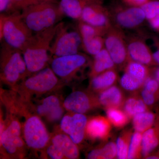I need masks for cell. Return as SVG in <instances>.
I'll list each match as a JSON object with an SVG mask.
<instances>
[{
	"mask_svg": "<svg viewBox=\"0 0 159 159\" xmlns=\"http://www.w3.org/2000/svg\"><path fill=\"white\" fill-rule=\"evenodd\" d=\"M60 22L33 34L22 51L29 76L47 67L51 60L50 51L51 43Z\"/></svg>",
	"mask_w": 159,
	"mask_h": 159,
	"instance_id": "1",
	"label": "cell"
},
{
	"mask_svg": "<svg viewBox=\"0 0 159 159\" xmlns=\"http://www.w3.org/2000/svg\"><path fill=\"white\" fill-rule=\"evenodd\" d=\"M21 16L29 29L35 33L53 27L65 16L59 3L47 2L23 9Z\"/></svg>",
	"mask_w": 159,
	"mask_h": 159,
	"instance_id": "2",
	"label": "cell"
},
{
	"mask_svg": "<svg viewBox=\"0 0 159 159\" xmlns=\"http://www.w3.org/2000/svg\"><path fill=\"white\" fill-rule=\"evenodd\" d=\"M0 51L1 80L15 88L29 76L22 52L5 42L2 43Z\"/></svg>",
	"mask_w": 159,
	"mask_h": 159,
	"instance_id": "3",
	"label": "cell"
},
{
	"mask_svg": "<svg viewBox=\"0 0 159 159\" xmlns=\"http://www.w3.org/2000/svg\"><path fill=\"white\" fill-rule=\"evenodd\" d=\"M1 41L22 52L33 36V32L26 25L20 12L1 15Z\"/></svg>",
	"mask_w": 159,
	"mask_h": 159,
	"instance_id": "4",
	"label": "cell"
},
{
	"mask_svg": "<svg viewBox=\"0 0 159 159\" xmlns=\"http://www.w3.org/2000/svg\"><path fill=\"white\" fill-rule=\"evenodd\" d=\"M61 83V80L51 68L47 67L28 76L16 87L22 96L27 99L34 95H41L51 92Z\"/></svg>",
	"mask_w": 159,
	"mask_h": 159,
	"instance_id": "5",
	"label": "cell"
},
{
	"mask_svg": "<svg viewBox=\"0 0 159 159\" xmlns=\"http://www.w3.org/2000/svg\"><path fill=\"white\" fill-rule=\"evenodd\" d=\"M83 47L82 37L79 30L61 22L50 51V57L53 58L80 53Z\"/></svg>",
	"mask_w": 159,
	"mask_h": 159,
	"instance_id": "6",
	"label": "cell"
},
{
	"mask_svg": "<svg viewBox=\"0 0 159 159\" xmlns=\"http://www.w3.org/2000/svg\"><path fill=\"white\" fill-rule=\"evenodd\" d=\"M23 135L26 145L35 150L44 148L50 140L45 125L37 115H30L26 118L23 126Z\"/></svg>",
	"mask_w": 159,
	"mask_h": 159,
	"instance_id": "7",
	"label": "cell"
},
{
	"mask_svg": "<svg viewBox=\"0 0 159 159\" xmlns=\"http://www.w3.org/2000/svg\"><path fill=\"white\" fill-rule=\"evenodd\" d=\"M89 62L88 57L79 53L53 58L51 61V68L61 80L70 81Z\"/></svg>",
	"mask_w": 159,
	"mask_h": 159,
	"instance_id": "8",
	"label": "cell"
},
{
	"mask_svg": "<svg viewBox=\"0 0 159 159\" xmlns=\"http://www.w3.org/2000/svg\"><path fill=\"white\" fill-rule=\"evenodd\" d=\"M23 127L16 119H11L1 131V145L6 154L16 157L22 155L25 142L22 137Z\"/></svg>",
	"mask_w": 159,
	"mask_h": 159,
	"instance_id": "9",
	"label": "cell"
},
{
	"mask_svg": "<svg viewBox=\"0 0 159 159\" xmlns=\"http://www.w3.org/2000/svg\"><path fill=\"white\" fill-rule=\"evenodd\" d=\"M104 44L115 64L125 66L130 60L127 43L122 31L116 27H111L105 35Z\"/></svg>",
	"mask_w": 159,
	"mask_h": 159,
	"instance_id": "10",
	"label": "cell"
},
{
	"mask_svg": "<svg viewBox=\"0 0 159 159\" xmlns=\"http://www.w3.org/2000/svg\"><path fill=\"white\" fill-rule=\"evenodd\" d=\"M87 122V118L84 114L75 113L63 117L60 127L75 144H79L84 138Z\"/></svg>",
	"mask_w": 159,
	"mask_h": 159,
	"instance_id": "11",
	"label": "cell"
},
{
	"mask_svg": "<svg viewBox=\"0 0 159 159\" xmlns=\"http://www.w3.org/2000/svg\"><path fill=\"white\" fill-rule=\"evenodd\" d=\"M99 105L97 98L86 92L76 91L69 94L65 99L63 106L74 113L84 114Z\"/></svg>",
	"mask_w": 159,
	"mask_h": 159,
	"instance_id": "12",
	"label": "cell"
},
{
	"mask_svg": "<svg viewBox=\"0 0 159 159\" xmlns=\"http://www.w3.org/2000/svg\"><path fill=\"white\" fill-rule=\"evenodd\" d=\"M102 4L94 3L86 7L79 20L96 27L109 29L112 26L109 13Z\"/></svg>",
	"mask_w": 159,
	"mask_h": 159,
	"instance_id": "13",
	"label": "cell"
},
{
	"mask_svg": "<svg viewBox=\"0 0 159 159\" xmlns=\"http://www.w3.org/2000/svg\"><path fill=\"white\" fill-rule=\"evenodd\" d=\"M35 110L37 116L51 122H57L61 119L64 113L60 100L55 95H50L43 99L35 107Z\"/></svg>",
	"mask_w": 159,
	"mask_h": 159,
	"instance_id": "14",
	"label": "cell"
},
{
	"mask_svg": "<svg viewBox=\"0 0 159 159\" xmlns=\"http://www.w3.org/2000/svg\"><path fill=\"white\" fill-rule=\"evenodd\" d=\"M127 48L130 60L147 66L157 64L150 49L141 39H131L127 43Z\"/></svg>",
	"mask_w": 159,
	"mask_h": 159,
	"instance_id": "15",
	"label": "cell"
},
{
	"mask_svg": "<svg viewBox=\"0 0 159 159\" xmlns=\"http://www.w3.org/2000/svg\"><path fill=\"white\" fill-rule=\"evenodd\" d=\"M145 19L144 11L138 6L118 10L115 15V19L118 25L126 29L136 28L143 23Z\"/></svg>",
	"mask_w": 159,
	"mask_h": 159,
	"instance_id": "16",
	"label": "cell"
},
{
	"mask_svg": "<svg viewBox=\"0 0 159 159\" xmlns=\"http://www.w3.org/2000/svg\"><path fill=\"white\" fill-rule=\"evenodd\" d=\"M103 0H60L59 5L65 16L80 19L84 9L94 3H102Z\"/></svg>",
	"mask_w": 159,
	"mask_h": 159,
	"instance_id": "17",
	"label": "cell"
},
{
	"mask_svg": "<svg viewBox=\"0 0 159 159\" xmlns=\"http://www.w3.org/2000/svg\"><path fill=\"white\" fill-rule=\"evenodd\" d=\"M111 123L108 119L105 117H94L88 121L86 132L92 139H106L110 133Z\"/></svg>",
	"mask_w": 159,
	"mask_h": 159,
	"instance_id": "18",
	"label": "cell"
},
{
	"mask_svg": "<svg viewBox=\"0 0 159 159\" xmlns=\"http://www.w3.org/2000/svg\"><path fill=\"white\" fill-rule=\"evenodd\" d=\"M99 104L105 108H119L124 105V97L122 91L116 86H112L100 92L97 97Z\"/></svg>",
	"mask_w": 159,
	"mask_h": 159,
	"instance_id": "19",
	"label": "cell"
},
{
	"mask_svg": "<svg viewBox=\"0 0 159 159\" xmlns=\"http://www.w3.org/2000/svg\"><path fill=\"white\" fill-rule=\"evenodd\" d=\"M51 142L61 151L66 159H75L79 157V152L77 144L66 134L55 135L52 138Z\"/></svg>",
	"mask_w": 159,
	"mask_h": 159,
	"instance_id": "20",
	"label": "cell"
},
{
	"mask_svg": "<svg viewBox=\"0 0 159 159\" xmlns=\"http://www.w3.org/2000/svg\"><path fill=\"white\" fill-rule=\"evenodd\" d=\"M115 63L105 48L94 56L90 76L93 78L97 75L115 67Z\"/></svg>",
	"mask_w": 159,
	"mask_h": 159,
	"instance_id": "21",
	"label": "cell"
},
{
	"mask_svg": "<svg viewBox=\"0 0 159 159\" xmlns=\"http://www.w3.org/2000/svg\"><path fill=\"white\" fill-rule=\"evenodd\" d=\"M159 145V121L142 134V155L147 157Z\"/></svg>",
	"mask_w": 159,
	"mask_h": 159,
	"instance_id": "22",
	"label": "cell"
},
{
	"mask_svg": "<svg viewBox=\"0 0 159 159\" xmlns=\"http://www.w3.org/2000/svg\"><path fill=\"white\" fill-rule=\"evenodd\" d=\"M117 78L118 76L115 69L105 71L92 78L91 88L100 93L113 86L116 81Z\"/></svg>",
	"mask_w": 159,
	"mask_h": 159,
	"instance_id": "23",
	"label": "cell"
},
{
	"mask_svg": "<svg viewBox=\"0 0 159 159\" xmlns=\"http://www.w3.org/2000/svg\"><path fill=\"white\" fill-rule=\"evenodd\" d=\"M156 116L151 112L147 111L135 115L133 117V124L136 132L143 133L155 124Z\"/></svg>",
	"mask_w": 159,
	"mask_h": 159,
	"instance_id": "24",
	"label": "cell"
},
{
	"mask_svg": "<svg viewBox=\"0 0 159 159\" xmlns=\"http://www.w3.org/2000/svg\"><path fill=\"white\" fill-rule=\"evenodd\" d=\"M125 72L144 84L149 76V70L147 66L130 60L125 66Z\"/></svg>",
	"mask_w": 159,
	"mask_h": 159,
	"instance_id": "25",
	"label": "cell"
},
{
	"mask_svg": "<svg viewBox=\"0 0 159 159\" xmlns=\"http://www.w3.org/2000/svg\"><path fill=\"white\" fill-rule=\"evenodd\" d=\"M124 109L129 118L134 116L137 114L147 111V105L141 97L134 96L129 97L124 103Z\"/></svg>",
	"mask_w": 159,
	"mask_h": 159,
	"instance_id": "26",
	"label": "cell"
},
{
	"mask_svg": "<svg viewBox=\"0 0 159 159\" xmlns=\"http://www.w3.org/2000/svg\"><path fill=\"white\" fill-rule=\"evenodd\" d=\"M117 155L116 145L110 142L103 147L91 151L88 155V159H113Z\"/></svg>",
	"mask_w": 159,
	"mask_h": 159,
	"instance_id": "27",
	"label": "cell"
},
{
	"mask_svg": "<svg viewBox=\"0 0 159 159\" xmlns=\"http://www.w3.org/2000/svg\"><path fill=\"white\" fill-rule=\"evenodd\" d=\"M78 29L82 39H87L95 36H105L109 30L92 25L80 20H79Z\"/></svg>",
	"mask_w": 159,
	"mask_h": 159,
	"instance_id": "28",
	"label": "cell"
},
{
	"mask_svg": "<svg viewBox=\"0 0 159 159\" xmlns=\"http://www.w3.org/2000/svg\"><path fill=\"white\" fill-rule=\"evenodd\" d=\"M107 119L111 123L116 127L121 128L125 126L128 122L129 118L125 112L119 108L110 107L107 108Z\"/></svg>",
	"mask_w": 159,
	"mask_h": 159,
	"instance_id": "29",
	"label": "cell"
},
{
	"mask_svg": "<svg viewBox=\"0 0 159 159\" xmlns=\"http://www.w3.org/2000/svg\"><path fill=\"white\" fill-rule=\"evenodd\" d=\"M82 43L83 48L86 52L93 56L98 54L105 46L104 39L102 36H95L82 39Z\"/></svg>",
	"mask_w": 159,
	"mask_h": 159,
	"instance_id": "30",
	"label": "cell"
},
{
	"mask_svg": "<svg viewBox=\"0 0 159 159\" xmlns=\"http://www.w3.org/2000/svg\"><path fill=\"white\" fill-rule=\"evenodd\" d=\"M60 0H11L9 10L7 11L8 14L16 12H20L29 6L36 5L43 2H51L59 3Z\"/></svg>",
	"mask_w": 159,
	"mask_h": 159,
	"instance_id": "31",
	"label": "cell"
},
{
	"mask_svg": "<svg viewBox=\"0 0 159 159\" xmlns=\"http://www.w3.org/2000/svg\"><path fill=\"white\" fill-rule=\"evenodd\" d=\"M142 134L136 132L132 135L129 148L128 159H138L142 154Z\"/></svg>",
	"mask_w": 159,
	"mask_h": 159,
	"instance_id": "32",
	"label": "cell"
},
{
	"mask_svg": "<svg viewBox=\"0 0 159 159\" xmlns=\"http://www.w3.org/2000/svg\"><path fill=\"white\" fill-rule=\"evenodd\" d=\"M131 136L130 132H126L117 139V156L118 158L128 159L129 148Z\"/></svg>",
	"mask_w": 159,
	"mask_h": 159,
	"instance_id": "33",
	"label": "cell"
},
{
	"mask_svg": "<svg viewBox=\"0 0 159 159\" xmlns=\"http://www.w3.org/2000/svg\"><path fill=\"white\" fill-rule=\"evenodd\" d=\"M148 20L159 15V0H148L139 6Z\"/></svg>",
	"mask_w": 159,
	"mask_h": 159,
	"instance_id": "34",
	"label": "cell"
},
{
	"mask_svg": "<svg viewBox=\"0 0 159 159\" xmlns=\"http://www.w3.org/2000/svg\"><path fill=\"white\" fill-rule=\"evenodd\" d=\"M120 81L122 87L127 91H136L144 85V84L131 77L125 72L122 75Z\"/></svg>",
	"mask_w": 159,
	"mask_h": 159,
	"instance_id": "35",
	"label": "cell"
},
{
	"mask_svg": "<svg viewBox=\"0 0 159 159\" xmlns=\"http://www.w3.org/2000/svg\"><path fill=\"white\" fill-rule=\"evenodd\" d=\"M46 148V153L50 158L53 159H64V156L61 151L52 143L47 145Z\"/></svg>",
	"mask_w": 159,
	"mask_h": 159,
	"instance_id": "36",
	"label": "cell"
},
{
	"mask_svg": "<svg viewBox=\"0 0 159 159\" xmlns=\"http://www.w3.org/2000/svg\"><path fill=\"white\" fill-rule=\"evenodd\" d=\"M144 88L159 97V85L155 78L149 76L144 83Z\"/></svg>",
	"mask_w": 159,
	"mask_h": 159,
	"instance_id": "37",
	"label": "cell"
},
{
	"mask_svg": "<svg viewBox=\"0 0 159 159\" xmlns=\"http://www.w3.org/2000/svg\"><path fill=\"white\" fill-rule=\"evenodd\" d=\"M141 95L142 99L146 105H153L159 98L158 96L150 93L144 88H143L142 91Z\"/></svg>",
	"mask_w": 159,
	"mask_h": 159,
	"instance_id": "38",
	"label": "cell"
},
{
	"mask_svg": "<svg viewBox=\"0 0 159 159\" xmlns=\"http://www.w3.org/2000/svg\"><path fill=\"white\" fill-rule=\"evenodd\" d=\"M10 3L11 0H0V11L1 14L7 13Z\"/></svg>",
	"mask_w": 159,
	"mask_h": 159,
	"instance_id": "39",
	"label": "cell"
},
{
	"mask_svg": "<svg viewBox=\"0 0 159 159\" xmlns=\"http://www.w3.org/2000/svg\"><path fill=\"white\" fill-rule=\"evenodd\" d=\"M148 21L151 26L154 30L159 31V15Z\"/></svg>",
	"mask_w": 159,
	"mask_h": 159,
	"instance_id": "40",
	"label": "cell"
},
{
	"mask_svg": "<svg viewBox=\"0 0 159 159\" xmlns=\"http://www.w3.org/2000/svg\"><path fill=\"white\" fill-rule=\"evenodd\" d=\"M148 0H123L125 3L130 6H141Z\"/></svg>",
	"mask_w": 159,
	"mask_h": 159,
	"instance_id": "41",
	"label": "cell"
},
{
	"mask_svg": "<svg viewBox=\"0 0 159 159\" xmlns=\"http://www.w3.org/2000/svg\"><path fill=\"white\" fill-rule=\"evenodd\" d=\"M153 57L156 63L159 64V48L153 54Z\"/></svg>",
	"mask_w": 159,
	"mask_h": 159,
	"instance_id": "42",
	"label": "cell"
},
{
	"mask_svg": "<svg viewBox=\"0 0 159 159\" xmlns=\"http://www.w3.org/2000/svg\"><path fill=\"white\" fill-rule=\"evenodd\" d=\"M155 78L156 79L159 85V67L157 68L155 71L154 73Z\"/></svg>",
	"mask_w": 159,
	"mask_h": 159,
	"instance_id": "43",
	"label": "cell"
}]
</instances>
